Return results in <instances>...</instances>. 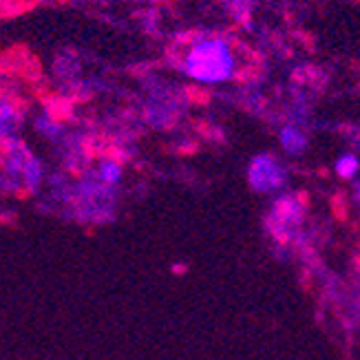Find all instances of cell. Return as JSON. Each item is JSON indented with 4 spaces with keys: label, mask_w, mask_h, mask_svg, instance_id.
Returning <instances> with one entry per match:
<instances>
[{
    "label": "cell",
    "mask_w": 360,
    "mask_h": 360,
    "mask_svg": "<svg viewBox=\"0 0 360 360\" xmlns=\"http://www.w3.org/2000/svg\"><path fill=\"white\" fill-rule=\"evenodd\" d=\"M186 73L199 82H224L234 71L232 49L219 38L199 40L186 56Z\"/></svg>",
    "instance_id": "6da1fadb"
},
{
    "label": "cell",
    "mask_w": 360,
    "mask_h": 360,
    "mask_svg": "<svg viewBox=\"0 0 360 360\" xmlns=\"http://www.w3.org/2000/svg\"><path fill=\"white\" fill-rule=\"evenodd\" d=\"M248 177H250V184H252V188H255V191H259V193L276 191V188L283 186V181H285L283 168H281L278 162H274L270 155H259V158L252 164H250Z\"/></svg>",
    "instance_id": "7a4b0ae2"
},
{
    "label": "cell",
    "mask_w": 360,
    "mask_h": 360,
    "mask_svg": "<svg viewBox=\"0 0 360 360\" xmlns=\"http://www.w3.org/2000/svg\"><path fill=\"white\" fill-rule=\"evenodd\" d=\"M281 142H283V146H285L288 153L296 155V153H301L305 148V135L301 131L288 127L283 133H281Z\"/></svg>",
    "instance_id": "3957f363"
},
{
    "label": "cell",
    "mask_w": 360,
    "mask_h": 360,
    "mask_svg": "<svg viewBox=\"0 0 360 360\" xmlns=\"http://www.w3.org/2000/svg\"><path fill=\"white\" fill-rule=\"evenodd\" d=\"M336 170H338V175L340 177H354L358 173V160L354 158V155H345V158H340L338 164H336Z\"/></svg>",
    "instance_id": "277c9868"
},
{
    "label": "cell",
    "mask_w": 360,
    "mask_h": 360,
    "mask_svg": "<svg viewBox=\"0 0 360 360\" xmlns=\"http://www.w3.org/2000/svg\"><path fill=\"white\" fill-rule=\"evenodd\" d=\"M102 179H104V184H115L120 179V166L117 164H104L102 166Z\"/></svg>",
    "instance_id": "5b68a950"
}]
</instances>
